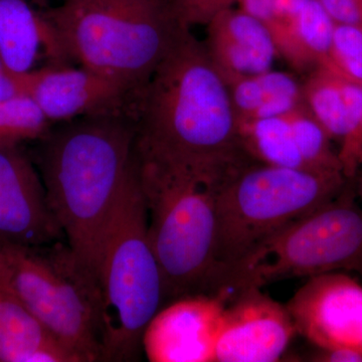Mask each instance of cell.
<instances>
[{
	"label": "cell",
	"instance_id": "6da1fadb",
	"mask_svg": "<svg viewBox=\"0 0 362 362\" xmlns=\"http://www.w3.org/2000/svg\"><path fill=\"white\" fill-rule=\"evenodd\" d=\"M137 156L223 178L252 158L240 139L228 88L204 44L182 28L142 90Z\"/></svg>",
	"mask_w": 362,
	"mask_h": 362
},
{
	"label": "cell",
	"instance_id": "7a4b0ae2",
	"mask_svg": "<svg viewBox=\"0 0 362 362\" xmlns=\"http://www.w3.org/2000/svg\"><path fill=\"white\" fill-rule=\"evenodd\" d=\"M134 119L86 117L40 140L37 163L47 202L71 252L97 279L102 239L137 168Z\"/></svg>",
	"mask_w": 362,
	"mask_h": 362
},
{
	"label": "cell",
	"instance_id": "3957f363",
	"mask_svg": "<svg viewBox=\"0 0 362 362\" xmlns=\"http://www.w3.org/2000/svg\"><path fill=\"white\" fill-rule=\"evenodd\" d=\"M135 156L149 242L163 277L164 301L218 296L216 199L223 178Z\"/></svg>",
	"mask_w": 362,
	"mask_h": 362
},
{
	"label": "cell",
	"instance_id": "277c9868",
	"mask_svg": "<svg viewBox=\"0 0 362 362\" xmlns=\"http://www.w3.org/2000/svg\"><path fill=\"white\" fill-rule=\"evenodd\" d=\"M346 182L339 170L279 168L258 160L233 169L221 180L216 199L221 292L262 245L334 199Z\"/></svg>",
	"mask_w": 362,
	"mask_h": 362
},
{
	"label": "cell",
	"instance_id": "5b68a950",
	"mask_svg": "<svg viewBox=\"0 0 362 362\" xmlns=\"http://www.w3.org/2000/svg\"><path fill=\"white\" fill-rule=\"evenodd\" d=\"M45 13L73 62L140 95L185 28L164 0H62Z\"/></svg>",
	"mask_w": 362,
	"mask_h": 362
},
{
	"label": "cell",
	"instance_id": "8992f818",
	"mask_svg": "<svg viewBox=\"0 0 362 362\" xmlns=\"http://www.w3.org/2000/svg\"><path fill=\"white\" fill-rule=\"evenodd\" d=\"M97 278L102 361H135L143 333L164 302L163 277L149 242L138 163L102 239Z\"/></svg>",
	"mask_w": 362,
	"mask_h": 362
},
{
	"label": "cell",
	"instance_id": "52a82bcc",
	"mask_svg": "<svg viewBox=\"0 0 362 362\" xmlns=\"http://www.w3.org/2000/svg\"><path fill=\"white\" fill-rule=\"evenodd\" d=\"M16 296L76 362L102 361L99 283L68 245L0 247Z\"/></svg>",
	"mask_w": 362,
	"mask_h": 362
},
{
	"label": "cell",
	"instance_id": "ba28073f",
	"mask_svg": "<svg viewBox=\"0 0 362 362\" xmlns=\"http://www.w3.org/2000/svg\"><path fill=\"white\" fill-rule=\"evenodd\" d=\"M354 178L339 194L287 226L233 272V293L293 278L332 272H354L362 277V206Z\"/></svg>",
	"mask_w": 362,
	"mask_h": 362
},
{
	"label": "cell",
	"instance_id": "9c48e42d",
	"mask_svg": "<svg viewBox=\"0 0 362 362\" xmlns=\"http://www.w3.org/2000/svg\"><path fill=\"white\" fill-rule=\"evenodd\" d=\"M23 78L26 96L52 124L86 117L134 119L141 96L82 66L45 65L23 74Z\"/></svg>",
	"mask_w": 362,
	"mask_h": 362
},
{
	"label": "cell",
	"instance_id": "30bf717a",
	"mask_svg": "<svg viewBox=\"0 0 362 362\" xmlns=\"http://www.w3.org/2000/svg\"><path fill=\"white\" fill-rule=\"evenodd\" d=\"M296 334L287 306L250 286L226 302L214 362L278 361Z\"/></svg>",
	"mask_w": 362,
	"mask_h": 362
},
{
	"label": "cell",
	"instance_id": "8fae6325",
	"mask_svg": "<svg viewBox=\"0 0 362 362\" xmlns=\"http://www.w3.org/2000/svg\"><path fill=\"white\" fill-rule=\"evenodd\" d=\"M286 306L314 346L362 354V285L344 272L308 278Z\"/></svg>",
	"mask_w": 362,
	"mask_h": 362
},
{
	"label": "cell",
	"instance_id": "7c38bea8",
	"mask_svg": "<svg viewBox=\"0 0 362 362\" xmlns=\"http://www.w3.org/2000/svg\"><path fill=\"white\" fill-rule=\"evenodd\" d=\"M63 239L30 157L20 146H0V247L35 249Z\"/></svg>",
	"mask_w": 362,
	"mask_h": 362
},
{
	"label": "cell",
	"instance_id": "4fadbf2b",
	"mask_svg": "<svg viewBox=\"0 0 362 362\" xmlns=\"http://www.w3.org/2000/svg\"><path fill=\"white\" fill-rule=\"evenodd\" d=\"M226 302L194 295L173 300L151 319L142 349L151 362H214Z\"/></svg>",
	"mask_w": 362,
	"mask_h": 362
},
{
	"label": "cell",
	"instance_id": "5bb4252c",
	"mask_svg": "<svg viewBox=\"0 0 362 362\" xmlns=\"http://www.w3.org/2000/svg\"><path fill=\"white\" fill-rule=\"evenodd\" d=\"M0 58L18 75L45 65H71V59L45 8L32 0H0Z\"/></svg>",
	"mask_w": 362,
	"mask_h": 362
},
{
	"label": "cell",
	"instance_id": "9a60e30c",
	"mask_svg": "<svg viewBox=\"0 0 362 362\" xmlns=\"http://www.w3.org/2000/svg\"><path fill=\"white\" fill-rule=\"evenodd\" d=\"M204 44L221 75H257L272 70L278 56L265 25L251 14L233 7L206 23Z\"/></svg>",
	"mask_w": 362,
	"mask_h": 362
},
{
	"label": "cell",
	"instance_id": "2e32d148",
	"mask_svg": "<svg viewBox=\"0 0 362 362\" xmlns=\"http://www.w3.org/2000/svg\"><path fill=\"white\" fill-rule=\"evenodd\" d=\"M0 362H76L16 296L6 272L0 276Z\"/></svg>",
	"mask_w": 362,
	"mask_h": 362
},
{
	"label": "cell",
	"instance_id": "e0dca14e",
	"mask_svg": "<svg viewBox=\"0 0 362 362\" xmlns=\"http://www.w3.org/2000/svg\"><path fill=\"white\" fill-rule=\"evenodd\" d=\"M303 85L304 103L330 136L341 143L356 128L362 112V85L318 66Z\"/></svg>",
	"mask_w": 362,
	"mask_h": 362
},
{
	"label": "cell",
	"instance_id": "ac0fdd59",
	"mask_svg": "<svg viewBox=\"0 0 362 362\" xmlns=\"http://www.w3.org/2000/svg\"><path fill=\"white\" fill-rule=\"evenodd\" d=\"M221 76L238 122L284 115L305 104L303 85L286 71Z\"/></svg>",
	"mask_w": 362,
	"mask_h": 362
},
{
	"label": "cell",
	"instance_id": "d6986e66",
	"mask_svg": "<svg viewBox=\"0 0 362 362\" xmlns=\"http://www.w3.org/2000/svg\"><path fill=\"white\" fill-rule=\"evenodd\" d=\"M286 114L271 118L239 121L243 144L247 153L262 163L310 170L298 149Z\"/></svg>",
	"mask_w": 362,
	"mask_h": 362
},
{
	"label": "cell",
	"instance_id": "ffe728a7",
	"mask_svg": "<svg viewBox=\"0 0 362 362\" xmlns=\"http://www.w3.org/2000/svg\"><path fill=\"white\" fill-rule=\"evenodd\" d=\"M308 0H238L240 8L266 26L278 56L295 70L304 71L303 58L297 42L298 18Z\"/></svg>",
	"mask_w": 362,
	"mask_h": 362
},
{
	"label": "cell",
	"instance_id": "44dd1931",
	"mask_svg": "<svg viewBox=\"0 0 362 362\" xmlns=\"http://www.w3.org/2000/svg\"><path fill=\"white\" fill-rule=\"evenodd\" d=\"M302 158L310 170L342 171L338 152L331 145L330 136L314 118L306 105L286 114ZM343 173V171H342Z\"/></svg>",
	"mask_w": 362,
	"mask_h": 362
},
{
	"label": "cell",
	"instance_id": "7402d4cb",
	"mask_svg": "<svg viewBox=\"0 0 362 362\" xmlns=\"http://www.w3.org/2000/svg\"><path fill=\"white\" fill-rule=\"evenodd\" d=\"M52 125L26 95L0 102V146H20L23 142L40 140Z\"/></svg>",
	"mask_w": 362,
	"mask_h": 362
},
{
	"label": "cell",
	"instance_id": "603a6c76",
	"mask_svg": "<svg viewBox=\"0 0 362 362\" xmlns=\"http://www.w3.org/2000/svg\"><path fill=\"white\" fill-rule=\"evenodd\" d=\"M335 21L317 0H308L298 18V45L306 71L327 62Z\"/></svg>",
	"mask_w": 362,
	"mask_h": 362
},
{
	"label": "cell",
	"instance_id": "cb8c5ba5",
	"mask_svg": "<svg viewBox=\"0 0 362 362\" xmlns=\"http://www.w3.org/2000/svg\"><path fill=\"white\" fill-rule=\"evenodd\" d=\"M323 66L362 85V26L335 23L329 54Z\"/></svg>",
	"mask_w": 362,
	"mask_h": 362
},
{
	"label": "cell",
	"instance_id": "d4e9b609",
	"mask_svg": "<svg viewBox=\"0 0 362 362\" xmlns=\"http://www.w3.org/2000/svg\"><path fill=\"white\" fill-rule=\"evenodd\" d=\"M237 2L238 0H164L176 23L189 30L194 25H206L214 16Z\"/></svg>",
	"mask_w": 362,
	"mask_h": 362
},
{
	"label": "cell",
	"instance_id": "484cf974",
	"mask_svg": "<svg viewBox=\"0 0 362 362\" xmlns=\"http://www.w3.org/2000/svg\"><path fill=\"white\" fill-rule=\"evenodd\" d=\"M338 157L345 177H356L362 166V112L356 128L340 143Z\"/></svg>",
	"mask_w": 362,
	"mask_h": 362
},
{
	"label": "cell",
	"instance_id": "4316f807",
	"mask_svg": "<svg viewBox=\"0 0 362 362\" xmlns=\"http://www.w3.org/2000/svg\"><path fill=\"white\" fill-rule=\"evenodd\" d=\"M337 23L362 26L361 0H317Z\"/></svg>",
	"mask_w": 362,
	"mask_h": 362
},
{
	"label": "cell",
	"instance_id": "83f0119b",
	"mask_svg": "<svg viewBox=\"0 0 362 362\" xmlns=\"http://www.w3.org/2000/svg\"><path fill=\"white\" fill-rule=\"evenodd\" d=\"M25 95L23 75L13 73L0 58V102Z\"/></svg>",
	"mask_w": 362,
	"mask_h": 362
},
{
	"label": "cell",
	"instance_id": "f1b7e54d",
	"mask_svg": "<svg viewBox=\"0 0 362 362\" xmlns=\"http://www.w3.org/2000/svg\"><path fill=\"white\" fill-rule=\"evenodd\" d=\"M309 361L317 362H362V354L347 349H320L316 347L308 357Z\"/></svg>",
	"mask_w": 362,
	"mask_h": 362
},
{
	"label": "cell",
	"instance_id": "f546056e",
	"mask_svg": "<svg viewBox=\"0 0 362 362\" xmlns=\"http://www.w3.org/2000/svg\"><path fill=\"white\" fill-rule=\"evenodd\" d=\"M354 185H356V192L357 197L361 199L362 202V169L361 173H357L354 177Z\"/></svg>",
	"mask_w": 362,
	"mask_h": 362
},
{
	"label": "cell",
	"instance_id": "4dcf8cb0",
	"mask_svg": "<svg viewBox=\"0 0 362 362\" xmlns=\"http://www.w3.org/2000/svg\"><path fill=\"white\" fill-rule=\"evenodd\" d=\"M6 265H4V258H2L1 252H0V276L6 274Z\"/></svg>",
	"mask_w": 362,
	"mask_h": 362
},
{
	"label": "cell",
	"instance_id": "1f68e13d",
	"mask_svg": "<svg viewBox=\"0 0 362 362\" xmlns=\"http://www.w3.org/2000/svg\"><path fill=\"white\" fill-rule=\"evenodd\" d=\"M32 1L35 2L37 6L42 7V8H47V0H32Z\"/></svg>",
	"mask_w": 362,
	"mask_h": 362
},
{
	"label": "cell",
	"instance_id": "d6a6232c",
	"mask_svg": "<svg viewBox=\"0 0 362 362\" xmlns=\"http://www.w3.org/2000/svg\"><path fill=\"white\" fill-rule=\"evenodd\" d=\"M361 6H362V0H361Z\"/></svg>",
	"mask_w": 362,
	"mask_h": 362
}]
</instances>
